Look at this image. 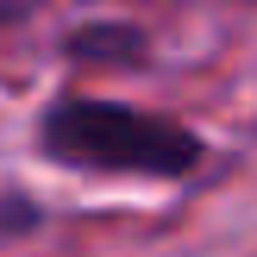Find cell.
Instances as JSON below:
<instances>
[{
	"label": "cell",
	"mask_w": 257,
	"mask_h": 257,
	"mask_svg": "<svg viewBox=\"0 0 257 257\" xmlns=\"http://www.w3.org/2000/svg\"><path fill=\"white\" fill-rule=\"evenodd\" d=\"M38 151L82 176H145V182H188L207 157L201 132L170 113H145L100 94H63L38 113Z\"/></svg>",
	"instance_id": "obj_1"
},
{
	"label": "cell",
	"mask_w": 257,
	"mask_h": 257,
	"mask_svg": "<svg viewBox=\"0 0 257 257\" xmlns=\"http://www.w3.org/2000/svg\"><path fill=\"white\" fill-rule=\"evenodd\" d=\"M145 50H151V38L132 19H88L63 38V57L82 63V69H138Z\"/></svg>",
	"instance_id": "obj_2"
},
{
	"label": "cell",
	"mask_w": 257,
	"mask_h": 257,
	"mask_svg": "<svg viewBox=\"0 0 257 257\" xmlns=\"http://www.w3.org/2000/svg\"><path fill=\"white\" fill-rule=\"evenodd\" d=\"M50 0H0V25H25L32 13H44Z\"/></svg>",
	"instance_id": "obj_3"
}]
</instances>
